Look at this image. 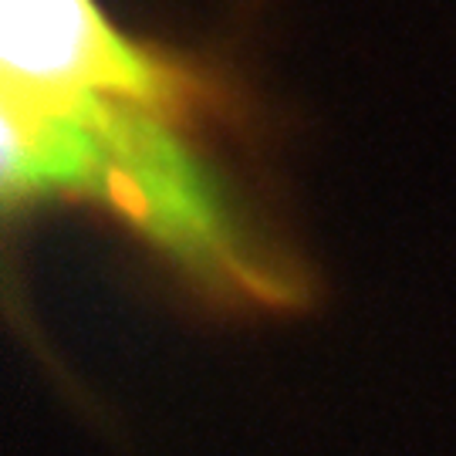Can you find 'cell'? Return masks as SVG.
I'll list each match as a JSON object with an SVG mask.
<instances>
[{
  "label": "cell",
  "mask_w": 456,
  "mask_h": 456,
  "mask_svg": "<svg viewBox=\"0 0 456 456\" xmlns=\"http://www.w3.org/2000/svg\"><path fill=\"white\" fill-rule=\"evenodd\" d=\"M169 118L122 98L4 88V200L92 196L216 291L288 294V274L257 244L220 173L173 132Z\"/></svg>",
  "instance_id": "1"
},
{
  "label": "cell",
  "mask_w": 456,
  "mask_h": 456,
  "mask_svg": "<svg viewBox=\"0 0 456 456\" xmlns=\"http://www.w3.org/2000/svg\"><path fill=\"white\" fill-rule=\"evenodd\" d=\"M4 88L24 95H105L180 115L200 95L183 65L118 34L95 0H4Z\"/></svg>",
  "instance_id": "2"
}]
</instances>
